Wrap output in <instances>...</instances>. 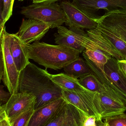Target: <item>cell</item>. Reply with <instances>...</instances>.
Listing matches in <instances>:
<instances>
[{
  "mask_svg": "<svg viewBox=\"0 0 126 126\" xmlns=\"http://www.w3.org/2000/svg\"><path fill=\"white\" fill-rule=\"evenodd\" d=\"M96 125L97 126H106V124L101 120H96Z\"/></svg>",
  "mask_w": 126,
  "mask_h": 126,
  "instance_id": "obj_32",
  "label": "cell"
},
{
  "mask_svg": "<svg viewBox=\"0 0 126 126\" xmlns=\"http://www.w3.org/2000/svg\"><path fill=\"white\" fill-rule=\"evenodd\" d=\"M21 13L28 18L43 21L57 28L66 22L64 12L60 5L56 3H33L23 7Z\"/></svg>",
  "mask_w": 126,
  "mask_h": 126,
  "instance_id": "obj_3",
  "label": "cell"
},
{
  "mask_svg": "<svg viewBox=\"0 0 126 126\" xmlns=\"http://www.w3.org/2000/svg\"><path fill=\"white\" fill-rule=\"evenodd\" d=\"M118 60L112 57L104 66L106 76L118 92L126 99V77L119 68Z\"/></svg>",
  "mask_w": 126,
  "mask_h": 126,
  "instance_id": "obj_13",
  "label": "cell"
},
{
  "mask_svg": "<svg viewBox=\"0 0 126 126\" xmlns=\"http://www.w3.org/2000/svg\"><path fill=\"white\" fill-rule=\"evenodd\" d=\"M35 101L36 98L32 93L18 92L11 95L8 101L1 106L10 123L21 114L34 108Z\"/></svg>",
  "mask_w": 126,
  "mask_h": 126,
  "instance_id": "obj_6",
  "label": "cell"
},
{
  "mask_svg": "<svg viewBox=\"0 0 126 126\" xmlns=\"http://www.w3.org/2000/svg\"><path fill=\"white\" fill-rule=\"evenodd\" d=\"M4 111L3 108L2 107V106H1V107H0V113Z\"/></svg>",
  "mask_w": 126,
  "mask_h": 126,
  "instance_id": "obj_35",
  "label": "cell"
},
{
  "mask_svg": "<svg viewBox=\"0 0 126 126\" xmlns=\"http://www.w3.org/2000/svg\"><path fill=\"white\" fill-rule=\"evenodd\" d=\"M104 120V123L109 126H126V114L124 113Z\"/></svg>",
  "mask_w": 126,
  "mask_h": 126,
  "instance_id": "obj_23",
  "label": "cell"
},
{
  "mask_svg": "<svg viewBox=\"0 0 126 126\" xmlns=\"http://www.w3.org/2000/svg\"><path fill=\"white\" fill-rule=\"evenodd\" d=\"M63 69L66 74L77 79L93 73L85 61L80 57L71 62Z\"/></svg>",
  "mask_w": 126,
  "mask_h": 126,
  "instance_id": "obj_18",
  "label": "cell"
},
{
  "mask_svg": "<svg viewBox=\"0 0 126 126\" xmlns=\"http://www.w3.org/2000/svg\"><path fill=\"white\" fill-rule=\"evenodd\" d=\"M49 74L46 69L30 63L20 73L18 92L35 96L34 110L63 97L62 89L52 81Z\"/></svg>",
  "mask_w": 126,
  "mask_h": 126,
  "instance_id": "obj_1",
  "label": "cell"
},
{
  "mask_svg": "<svg viewBox=\"0 0 126 126\" xmlns=\"http://www.w3.org/2000/svg\"><path fill=\"white\" fill-rule=\"evenodd\" d=\"M87 33L91 40L101 50L109 53L112 57L118 60H124L121 55L115 49L97 28L93 30H87Z\"/></svg>",
  "mask_w": 126,
  "mask_h": 126,
  "instance_id": "obj_16",
  "label": "cell"
},
{
  "mask_svg": "<svg viewBox=\"0 0 126 126\" xmlns=\"http://www.w3.org/2000/svg\"><path fill=\"white\" fill-rule=\"evenodd\" d=\"M60 6L66 17L65 24L70 29L93 30L97 28L101 16L86 12L70 1H63Z\"/></svg>",
  "mask_w": 126,
  "mask_h": 126,
  "instance_id": "obj_4",
  "label": "cell"
},
{
  "mask_svg": "<svg viewBox=\"0 0 126 126\" xmlns=\"http://www.w3.org/2000/svg\"><path fill=\"white\" fill-rule=\"evenodd\" d=\"M29 59L48 68L61 69L79 57V52L61 45L35 41L26 45Z\"/></svg>",
  "mask_w": 126,
  "mask_h": 126,
  "instance_id": "obj_2",
  "label": "cell"
},
{
  "mask_svg": "<svg viewBox=\"0 0 126 126\" xmlns=\"http://www.w3.org/2000/svg\"><path fill=\"white\" fill-rule=\"evenodd\" d=\"M81 85L85 89L100 94L105 92L106 87L93 73L87 75L78 79Z\"/></svg>",
  "mask_w": 126,
  "mask_h": 126,
  "instance_id": "obj_20",
  "label": "cell"
},
{
  "mask_svg": "<svg viewBox=\"0 0 126 126\" xmlns=\"http://www.w3.org/2000/svg\"><path fill=\"white\" fill-rule=\"evenodd\" d=\"M9 33L5 28L2 36L1 46L3 60L4 72L2 80L11 95L18 92L20 73L16 68L10 51Z\"/></svg>",
  "mask_w": 126,
  "mask_h": 126,
  "instance_id": "obj_5",
  "label": "cell"
},
{
  "mask_svg": "<svg viewBox=\"0 0 126 126\" xmlns=\"http://www.w3.org/2000/svg\"><path fill=\"white\" fill-rule=\"evenodd\" d=\"M4 87V86L0 84V100L6 103L8 101L11 94L9 92L5 91Z\"/></svg>",
  "mask_w": 126,
  "mask_h": 126,
  "instance_id": "obj_25",
  "label": "cell"
},
{
  "mask_svg": "<svg viewBox=\"0 0 126 126\" xmlns=\"http://www.w3.org/2000/svg\"><path fill=\"white\" fill-rule=\"evenodd\" d=\"M1 101L0 100V107H1Z\"/></svg>",
  "mask_w": 126,
  "mask_h": 126,
  "instance_id": "obj_36",
  "label": "cell"
},
{
  "mask_svg": "<svg viewBox=\"0 0 126 126\" xmlns=\"http://www.w3.org/2000/svg\"><path fill=\"white\" fill-rule=\"evenodd\" d=\"M49 76L52 81L62 90L77 92L86 90L79 83L78 79L73 78L66 73H61L56 75L50 74Z\"/></svg>",
  "mask_w": 126,
  "mask_h": 126,
  "instance_id": "obj_17",
  "label": "cell"
},
{
  "mask_svg": "<svg viewBox=\"0 0 126 126\" xmlns=\"http://www.w3.org/2000/svg\"><path fill=\"white\" fill-rule=\"evenodd\" d=\"M72 3L90 14L99 9L105 10L106 13H126V0H73Z\"/></svg>",
  "mask_w": 126,
  "mask_h": 126,
  "instance_id": "obj_8",
  "label": "cell"
},
{
  "mask_svg": "<svg viewBox=\"0 0 126 126\" xmlns=\"http://www.w3.org/2000/svg\"><path fill=\"white\" fill-rule=\"evenodd\" d=\"M57 28V32L54 34L55 43L74 49L80 54L85 50V48L78 40V35L80 29H68L61 26Z\"/></svg>",
  "mask_w": 126,
  "mask_h": 126,
  "instance_id": "obj_15",
  "label": "cell"
},
{
  "mask_svg": "<svg viewBox=\"0 0 126 126\" xmlns=\"http://www.w3.org/2000/svg\"><path fill=\"white\" fill-rule=\"evenodd\" d=\"M98 25L126 43V13H106L99 18Z\"/></svg>",
  "mask_w": 126,
  "mask_h": 126,
  "instance_id": "obj_10",
  "label": "cell"
},
{
  "mask_svg": "<svg viewBox=\"0 0 126 126\" xmlns=\"http://www.w3.org/2000/svg\"><path fill=\"white\" fill-rule=\"evenodd\" d=\"M96 120L95 116H87L84 122L83 126H97Z\"/></svg>",
  "mask_w": 126,
  "mask_h": 126,
  "instance_id": "obj_26",
  "label": "cell"
},
{
  "mask_svg": "<svg viewBox=\"0 0 126 126\" xmlns=\"http://www.w3.org/2000/svg\"><path fill=\"white\" fill-rule=\"evenodd\" d=\"M6 117V113H5L4 110L2 112L0 113V121Z\"/></svg>",
  "mask_w": 126,
  "mask_h": 126,
  "instance_id": "obj_33",
  "label": "cell"
},
{
  "mask_svg": "<svg viewBox=\"0 0 126 126\" xmlns=\"http://www.w3.org/2000/svg\"><path fill=\"white\" fill-rule=\"evenodd\" d=\"M119 68L126 77V60L118 61Z\"/></svg>",
  "mask_w": 126,
  "mask_h": 126,
  "instance_id": "obj_28",
  "label": "cell"
},
{
  "mask_svg": "<svg viewBox=\"0 0 126 126\" xmlns=\"http://www.w3.org/2000/svg\"><path fill=\"white\" fill-rule=\"evenodd\" d=\"M10 51L16 68L20 72L30 63L25 44L15 34L9 33Z\"/></svg>",
  "mask_w": 126,
  "mask_h": 126,
  "instance_id": "obj_14",
  "label": "cell"
},
{
  "mask_svg": "<svg viewBox=\"0 0 126 126\" xmlns=\"http://www.w3.org/2000/svg\"><path fill=\"white\" fill-rule=\"evenodd\" d=\"M126 110V105L124 103L106 90L99 94L98 114L101 120L123 114Z\"/></svg>",
  "mask_w": 126,
  "mask_h": 126,
  "instance_id": "obj_11",
  "label": "cell"
},
{
  "mask_svg": "<svg viewBox=\"0 0 126 126\" xmlns=\"http://www.w3.org/2000/svg\"><path fill=\"white\" fill-rule=\"evenodd\" d=\"M51 28L49 24L38 20L23 19L19 31L15 34L27 45L40 40Z\"/></svg>",
  "mask_w": 126,
  "mask_h": 126,
  "instance_id": "obj_7",
  "label": "cell"
},
{
  "mask_svg": "<svg viewBox=\"0 0 126 126\" xmlns=\"http://www.w3.org/2000/svg\"><path fill=\"white\" fill-rule=\"evenodd\" d=\"M23 0H18V1H23Z\"/></svg>",
  "mask_w": 126,
  "mask_h": 126,
  "instance_id": "obj_37",
  "label": "cell"
},
{
  "mask_svg": "<svg viewBox=\"0 0 126 126\" xmlns=\"http://www.w3.org/2000/svg\"><path fill=\"white\" fill-rule=\"evenodd\" d=\"M87 117L75 107L66 102L46 126H83Z\"/></svg>",
  "mask_w": 126,
  "mask_h": 126,
  "instance_id": "obj_9",
  "label": "cell"
},
{
  "mask_svg": "<svg viewBox=\"0 0 126 126\" xmlns=\"http://www.w3.org/2000/svg\"><path fill=\"white\" fill-rule=\"evenodd\" d=\"M5 27L4 26H3L2 27L0 28V40L2 38V36H3V33Z\"/></svg>",
  "mask_w": 126,
  "mask_h": 126,
  "instance_id": "obj_34",
  "label": "cell"
},
{
  "mask_svg": "<svg viewBox=\"0 0 126 126\" xmlns=\"http://www.w3.org/2000/svg\"><path fill=\"white\" fill-rule=\"evenodd\" d=\"M0 126H11L9 121L7 118L0 121Z\"/></svg>",
  "mask_w": 126,
  "mask_h": 126,
  "instance_id": "obj_31",
  "label": "cell"
},
{
  "mask_svg": "<svg viewBox=\"0 0 126 126\" xmlns=\"http://www.w3.org/2000/svg\"><path fill=\"white\" fill-rule=\"evenodd\" d=\"M32 1L33 3H55L56 1L61 0H31Z\"/></svg>",
  "mask_w": 126,
  "mask_h": 126,
  "instance_id": "obj_30",
  "label": "cell"
},
{
  "mask_svg": "<svg viewBox=\"0 0 126 126\" xmlns=\"http://www.w3.org/2000/svg\"><path fill=\"white\" fill-rule=\"evenodd\" d=\"M106 126H107V125H106Z\"/></svg>",
  "mask_w": 126,
  "mask_h": 126,
  "instance_id": "obj_38",
  "label": "cell"
},
{
  "mask_svg": "<svg viewBox=\"0 0 126 126\" xmlns=\"http://www.w3.org/2000/svg\"><path fill=\"white\" fill-rule=\"evenodd\" d=\"M66 101L63 97L34 110L28 126H46L61 109Z\"/></svg>",
  "mask_w": 126,
  "mask_h": 126,
  "instance_id": "obj_12",
  "label": "cell"
},
{
  "mask_svg": "<svg viewBox=\"0 0 126 126\" xmlns=\"http://www.w3.org/2000/svg\"><path fill=\"white\" fill-rule=\"evenodd\" d=\"M2 38V37L1 39L0 40V83L3 78L4 72L3 60V52H2V46H1Z\"/></svg>",
  "mask_w": 126,
  "mask_h": 126,
  "instance_id": "obj_27",
  "label": "cell"
},
{
  "mask_svg": "<svg viewBox=\"0 0 126 126\" xmlns=\"http://www.w3.org/2000/svg\"><path fill=\"white\" fill-rule=\"evenodd\" d=\"M3 8V0H0V28L4 26L6 23L4 22L2 17Z\"/></svg>",
  "mask_w": 126,
  "mask_h": 126,
  "instance_id": "obj_29",
  "label": "cell"
},
{
  "mask_svg": "<svg viewBox=\"0 0 126 126\" xmlns=\"http://www.w3.org/2000/svg\"><path fill=\"white\" fill-rule=\"evenodd\" d=\"M97 29L121 55L124 60H126V43L103 27L97 25Z\"/></svg>",
  "mask_w": 126,
  "mask_h": 126,
  "instance_id": "obj_21",
  "label": "cell"
},
{
  "mask_svg": "<svg viewBox=\"0 0 126 126\" xmlns=\"http://www.w3.org/2000/svg\"><path fill=\"white\" fill-rule=\"evenodd\" d=\"M15 0H3L2 17L5 23L12 15L13 8Z\"/></svg>",
  "mask_w": 126,
  "mask_h": 126,
  "instance_id": "obj_24",
  "label": "cell"
},
{
  "mask_svg": "<svg viewBox=\"0 0 126 126\" xmlns=\"http://www.w3.org/2000/svg\"><path fill=\"white\" fill-rule=\"evenodd\" d=\"M34 111V108H32L21 114L10 123L11 126H28Z\"/></svg>",
  "mask_w": 126,
  "mask_h": 126,
  "instance_id": "obj_22",
  "label": "cell"
},
{
  "mask_svg": "<svg viewBox=\"0 0 126 126\" xmlns=\"http://www.w3.org/2000/svg\"><path fill=\"white\" fill-rule=\"evenodd\" d=\"M62 93L63 97L66 102L75 107L86 116H94L97 120L95 114L76 93L68 90H62Z\"/></svg>",
  "mask_w": 126,
  "mask_h": 126,
  "instance_id": "obj_19",
  "label": "cell"
}]
</instances>
